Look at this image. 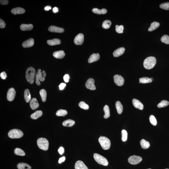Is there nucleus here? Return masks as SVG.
<instances>
[{"mask_svg": "<svg viewBox=\"0 0 169 169\" xmlns=\"http://www.w3.org/2000/svg\"><path fill=\"white\" fill-rule=\"evenodd\" d=\"M16 92L14 88H10L8 91L7 98L8 100L10 102L14 100L16 95Z\"/></svg>", "mask_w": 169, "mask_h": 169, "instance_id": "10", "label": "nucleus"}, {"mask_svg": "<svg viewBox=\"0 0 169 169\" xmlns=\"http://www.w3.org/2000/svg\"><path fill=\"white\" fill-rule=\"evenodd\" d=\"M14 153L15 154L19 155V156H25V153L24 151L19 148H16L15 149Z\"/></svg>", "mask_w": 169, "mask_h": 169, "instance_id": "34", "label": "nucleus"}, {"mask_svg": "<svg viewBox=\"0 0 169 169\" xmlns=\"http://www.w3.org/2000/svg\"><path fill=\"white\" fill-rule=\"evenodd\" d=\"M58 151L60 154L62 155L64 153V149L62 147H60V148L58 149Z\"/></svg>", "mask_w": 169, "mask_h": 169, "instance_id": "50", "label": "nucleus"}, {"mask_svg": "<svg viewBox=\"0 0 169 169\" xmlns=\"http://www.w3.org/2000/svg\"><path fill=\"white\" fill-rule=\"evenodd\" d=\"M93 157L95 160L98 164L105 166H107L108 165V160L102 155L98 154L95 153L93 155Z\"/></svg>", "mask_w": 169, "mask_h": 169, "instance_id": "7", "label": "nucleus"}, {"mask_svg": "<svg viewBox=\"0 0 169 169\" xmlns=\"http://www.w3.org/2000/svg\"><path fill=\"white\" fill-rule=\"evenodd\" d=\"M30 106L32 109L35 110L39 108V104L37 99L36 98H33L30 102Z\"/></svg>", "mask_w": 169, "mask_h": 169, "instance_id": "16", "label": "nucleus"}, {"mask_svg": "<svg viewBox=\"0 0 169 169\" xmlns=\"http://www.w3.org/2000/svg\"><path fill=\"white\" fill-rule=\"evenodd\" d=\"M75 122L74 121L68 119L65 121L63 122L62 125L65 126L72 127L75 125Z\"/></svg>", "mask_w": 169, "mask_h": 169, "instance_id": "29", "label": "nucleus"}, {"mask_svg": "<svg viewBox=\"0 0 169 169\" xmlns=\"http://www.w3.org/2000/svg\"><path fill=\"white\" fill-rule=\"evenodd\" d=\"M17 167L19 169H31V167L28 164L24 163H19L18 164Z\"/></svg>", "mask_w": 169, "mask_h": 169, "instance_id": "27", "label": "nucleus"}, {"mask_svg": "<svg viewBox=\"0 0 169 169\" xmlns=\"http://www.w3.org/2000/svg\"><path fill=\"white\" fill-rule=\"evenodd\" d=\"M66 158L65 157H62L60 158L58 162L59 164H61V163L64 162Z\"/></svg>", "mask_w": 169, "mask_h": 169, "instance_id": "51", "label": "nucleus"}, {"mask_svg": "<svg viewBox=\"0 0 169 169\" xmlns=\"http://www.w3.org/2000/svg\"><path fill=\"white\" fill-rule=\"evenodd\" d=\"M6 24L3 20L1 19H0V28H4L5 27Z\"/></svg>", "mask_w": 169, "mask_h": 169, "instance_id": "45", "label": "nucleus"}, {"mask_svg": "<svg viewBox=\"0 0 169 169\" xmlns=\"http://www.w3.org/2000/svg\"><path fill=\"white\" fill-rule=\"evenodd\" d=\"M156 63V60L155 57H147L144 60L143 66L145 68L149 70L154 67Z\"/></svg>", "mask_w": 169, "mask_h": 169, "instance_id": "2", "label": "nucleus"}, {"mask_svg": "<svg viewBox=\"0 0 169 169\" xmlns=\"http://www.w3.org/2000/svg\"><path fill=\"white\" fill-rule=\"evenodd\" d=\"M75 169H88L82 161L78 160L75 163Z\"/></svg>", "mask_w": 169, "mask_h": 169, "instance_id": "17", "label": "nucleus"}, {"mask_svg": "<svg viewBox=\"0 0 169 169\" xmlns=\"http://www.w3.org/2000/svg\"><path fill=\"white\" fill-rule=\"evenodd\" d=\"M139 83L144 84L151 82L152 81L151 79V78L147 77H144L140 78L139 79Z\"/></svg>", "mask_w": 169, "mask_h": 169, "instance_id": "37", "label": "nucleus"}, {"mask_svg": "<svg viewBox=\"0 0 169 169\" xmlns=\"http://www.w3.org/2000/svg\"><path fill=\"white\" fill-rule=\"evenodd\" d=\"M34 44V40L33 38H30L23 43L22 46L24 48H29L32 47Z\"/></svg>", "mask_w": 169, "mask_h": 169, "instance_id": "13", "label": "nucleus"}, {"mask_svg": "<svg viewBox=\"0 0 169 169\" xmlns=\"http://www.w3.org/2000/svg\"><path fill=\"white\" fill-rule=\"evenodd\" d=\"M37 144L38 147L42 150L47 151L49 147V142L46 138H41L37 140Z\"/></svg>", "mask_w": 169, "mask_h": 169, "instance_id": "4", "label": "nucleus"}, {"mask_svg": "<svg viewBox=\"0 0 169 169\" xmlns=\"http://www.w3.org/2000/svg\"><path fill=\"white\" fill-rule=\"evenodd\" d=\"M125 51V49L124 47H121L116 50L113 53L114 57H117L123 55Z\"/></svg>", "mask_w": 169, "mask_h": 169, "instance_id": "19", "label": "nucleus"}, {"mask_svg": "<svg viewBox=\"0 0 169 169\" xmlns=\"http://www.w3.org/2000/svg\"><path fill=\"white\" fill-rule=\"evenodd\" d=\"M53 10L54 12L55 13H57L58 11V9L57 7H54L53 9Z\"/></svg>", "mask_w": 169, "mask_h": 169, "instance_id": "53", "label": "nucleus"}, {"mask_svg": "<svg viewBox=\"0 0 169 169\" xmlns=\"http://www.w3.org/2000/svg\"><path fill=\"white\" fill-rule=\"evenodd\" d=\"M169 105V102L166 100H163L158 104L157 106L158 108H161L167 107Z\"/></svg>", "mask_w": 169, "mask_h": 169, "instance_id": "38", "label": "nucleus"}, {"mask_svg": "<svg viewBox=\"0 0 169 169\" xmlns=\"http://www.w3.org/2000/svg\"><path fill=\"white\" fill-rule=\"evenodd\" d=\"M142 160V158L141 157L138 156H131L128 159V162L131 164L133 165L138 164L141 162Z\"/></svg>", "mask_w": 169, "mask_h": 169, "instance_id": "8", "label": "nucleus"}, {"mask_svg": "<svg viewBox=\"0 0 169 169\" xmlns=\"http://www.w3.org/2000/svg\"><path fill=\"white\" fill-rule=\"evenodd\" d=\"M116 31V32L119 34H121L123 33L124 30V26L123 25H121L118 26V25H116L115 27Z\"/></svg>", "mask_w": 169, "mask_h": 169, "instance_id": "43", "label": "nucleus"}, {"mask_svg": "<svg viewBox=\"0 0 169 169\" xmlns=\"http://www.w3.org/2000/svg\"><path fill=\"white\" fill-rule=\"evenodd\" d=\"M84 41V36L81 33L78 34L75 37L74 40V43L77 45H82Z\"/></svg>", "mask_w": 169, "mask_h": 169, "instance_id": "12", "label": "nucleus"}, {"mask_svg": "<svg viewBox=\"0 0 169 169\" xmlns=\"http://www.w3.org/2000/svg\"><path fill=\"white\" fill-rule=\"evenodd\" d=\"M149 121H150V123L153 126H156L157 123L156 118L153 115H151L149 117Z\"/></svg>", "mask_w": 169, "mask_h": 169, "instance_id": "42", "label": "nucleus"}, {"mask_svg": "<svg viewBox=\"0 0 169 169\" xmlns=\"http://www.w3.org/2000/svg\"><path fill=\"white\" fill-rule=\"evenodd\" d=\"M0 76H1V78L4 80L6 79L7 78V74L4 72H1V75H0Z\"/></svg>", "mask_w": 169, "mask_h": 169, "instance_id": "46", "label": "nucleus"}, {"mask_svg": "<svg viewBox=\"0 0 169 169\" xmlns=\"http://www.w3.org/2000/svg\"><path fill=\"white\" fill-rule=\"evenodd\" d=\"M11 12L12 14H23L25 12V10L24 9L20 7H17L12 9L11 10Z\"/></svg>", "mask_w": 169, "mask_h": 169, "instance_id": "20", "label": "nucleus"}, {"mask_svg": "<svg viewBox=\"0 0 169 169\" xmlns=\"http://www.w3.org/2000/svg\"><path fill=\"white\" fill-rule=\"evenodd\" d=\"M40 94L42 102H45L46 100L47 93L46 90L42 89L40 90Z\"/></svg>", "mask_w": 169, "mask_h": 169, "instance_id": "32", "label": "nucleus"}, {"mask_svg": "<svg viewBox=\"0 0 169 169\" xmlns=\"http://www.w3.org/2000/svg\"><path fill=\"white\" fill-rule=\"evenodd\" d=\"M95 80L93 78H89L85 84L86 87L87 89L91 90L96 89V87L94 84Z\"/></svg>", "mask_w": 169, "mask_h": 169, "instance_id": "11", "label": "nucleus"}, {"mask_svg": "<svg viewBox=\"0 0 169 169\" xmlns=\"http://www.w3.org/2000/svg\"><path fill=\"white\" fill-rule=\"evenodd\" d=\"M24 135L23 132L20 130L13 129L10 130L8 133V136L11 138H19Z\"/></svg>", "mask_w": 169, "mask_h": 169, "instance_id": "6", "label": "nucleus"}, {"mask_svg": "<svg viewBox=\"0 0 169 169\" xmlns=\"http://www.w3.org/2000/svg\"><path fill=\"white\" fill-rule=\"evenodd\" d=\"M36 71L34 68L29 67L26 71L25 77L27 81L31 84L34 82V79L36 76Z\"/></svg>", "mask_w": 169, "mask_h": 169, "instance_id": "1", "label": "nucleus"}, {"mask_svg": "<svg viewBox=\"0 0 169 169\" xmlns=\"http://www.w3.org/2000/svg\"><path fill=\"white\" fill-rule=\"evenodd\" d=\"M159 23L157 22H154L151 24L150 26L148 29L149 31H152L157 29L159 26Z\"/></svg>", "mask_w": 169, "mask_h": 169, "instance_id": "30", "label": "nucleus"}, {"mask_svg": "<svg viewBox=\"0 0 169 169\" xmlns=\"http://www.w3.org/2000/svg\"><path fill=\"white\" fill-rule=\"evenodd\" d=\"M132 102L135 108L141 110L143 109L144 106L143 104L140 101L137 99H133Z\"/></svg>", "mask_w": 169, "mask_h": 169, "instance_id": "15", "label": "nucleus"}, {"mask_svg": "<svg viewBox=\"0 0 169 169\" xmlns=\"http://www.w3.org/2000/svg\"><path fill=\"white\" fill-rule=\"evenodd\" d=\"M100 58V56L98 53L92 54L89 58L88 62L89 63H92L98 61Z\"/></svg>", "mask_w": 169, "mask_h": 169, "instance_id": "18", "label": "nucleus"}, {"mask_svg": "<svg viewBox=\"0 0 169 169\" xmlns=\"http://www.w3.org/2000/svg\"><path fill=\"white\" fill-rule=\"evenodd\" d=\"M122 140L123 142H126L128 138V132L125 130H123L122 131Z\"/></svg>", "mask_w": 169, "mask_h": 169, "instance_id": "39", "label": "nucleus"}, {"mask_svg": "<svg viewBox=\"0 0 169 169\" xmlns=\"http://www.w3.org/2000/svg\"><path fill=\"white\" fill-rule=\"evenodd\" d=\"M66 84L64 83H61L59 86V89L61 90H62L64 89L65 87H66Z\"/></svg>", "mask_w": 169, "mask_h": 169, "instance_id": "48", "label": "nucleus"}, {"mask_svg": "<svg viewBox=\"0 0 169 169\" xmlns=\"http://www.w3.org/2000/svg\"><path fill=\"white\" fill-rule=\"evenodd\" d=\"M24 98L27 103H28L31 100V94L28 89H26L24 92Z\"/></svg>", "mask_w": 169, "mask_h": 169, "instance_id": "25", "label": "nucleus"}, {"mask_svg": "<svg viewBox=\"0 0 169 169\" xmlns=\"http://www.w3.org/2000/svg\"><path fill=\"white\" fill-rule=\"evenodd\" d=\"M168 169V168H166V169Z\"/></svg>", "mask_w": 169, "mask_h": 169, "instance_id": "54", "label": "nucleus"}, {"mask_svg": "<svg viewBox=\"0 0 169 169\" xmlns=\"http://www.w3.org/2000/svg\"><path fill=\"white\" fill-rule=\"evenodd\" d=\"M42 114H43V112L41 111L38 110L32 114L31 117L33 119L36 120L41 117Z\"/></svg>", "mask_w": 169, "mask_h": 169, "instance_id": "24", "label": "nucleus"}, {"mask_svg": "<svg viewBox=\"0 0 169 169\" xmlns=\"http://www.w3.org/2000/svg\"><path fill=\"white\" fill-rule=\"evenodd\" d=\"M0 3H1V4L2 5H7L9 3V1L7 0H2V1L1 0Z\"/></svg>", "mask_w": 169, "mask_h": 169, "instance_id": "49", "label": "nucleus"}, {"mask_svg": "<svg viewBox=\"0 0 169 169\" xmlns=\"http://www.w3.org/2000/svg\"><path fill=\"white\" fill-rule=\"evenodd\" d=\"M63 79L65 82L67 83L69 81V79H70L69 75L68 74L65 75L63 77Z\"/></svg>", "mask_w": 169, "mask_h": 169, "instance_id": "47", "label": "nucleus"}, {"mask_svg": "<svg viewBox=\"0 0 169 169\" xmlns=\"http://www.w3.org/2000/svg\"><path fill=\"white\" fill-rule=\"evenodd\" d=\"M46 73L45 71H43L42 72L40 69H38L36 76V83L38 86L40 85V81L43 82L45 80L46 76Z\"/></svg>", "mask_w": 169, "mask_h": 169, "instance_id": "5", "label": "nucleus"}, {"mask_svg": "<svg viewBox=\"0 0 169 169\" xmlns=\"http://www.w3.org/2000/svg\"><path fill=\"white\" fill-rule=\"evenodd\" d=\"M161 41L166 44H169V36L165 35L163 36L161 39Z\"/></svg>", "mask_w": 169, "mask_h": 169, "instance_id": "41", "label": "nucleus"}, {"mask_svg": "<svg viewBox=\"0 0 169 169\" xmlns=\"http://www.w3.org/2000/svg\"><path fill=\"white\" fill-rule=\"evenodd\" d=\"M98 141L102 148L104 150H108L110 147V141L108 138L105 137H100Z\"/></svg>", "mask_w": 169, "mask_h": 169, "instance_id": "3", "label": "nucleus"}, {"mask_svg": "<svg viewBox=\"0 0 169 169\" xmlns=\"http://www.w3.org/2000/svg\"><path fill=\"white\" fill-rule=\"evenodd\" d=\"M79 106L81 108L85 110H88L89 108V107L88 105L85 102H83V101L80 102L79 104Z\"/></svg>", "mask_w": 169, "mask_h": 169, "instance_id": "40", "label": "nucleus"}, {"mask_svg": "<svg viewBox=\"0 0 169 169\" xmlns=\"http://www.w3.org/2000/svg\"><path fill=\"white\" fill-rule=\"evenodd\" d=\"M92 11L93 13L98 15L105 14L107 12V10L105 9L99 10L97 8H94L92 10Z\"/></svg>", "mask_w": 169, "mask_h": 169, "instance_id": "28", "label": "nucleus"}, {"mask_svg": "<svg viewBox=\"0 0 169 169\" xmlns=\"http://www.w3.org/2000/svg\"><path fill=\"white\" fill-rule=\"evenodd\" d=\"M33 25L32 24H22L20 26V29L22 31H31L33 29Z\"/></svg>", "mask_w": 169, "mask_h": 169, "instance_id": "22", "label": "nucleus"}, {"mask_svg": "<svg viewBox=\"0 0 169 169\" xmlns=\"http://www.w3.org/2000/svg\"><path fill=\"white\" fill-rule=\"evenodd\" d=\"M53 57L57 59H62L64 58L65 55L64 51H56L53 53Z\"/></svg>", "mask_w": 169, "mask_h": 169, "instance_id": "21", "label": "nucleus"}, {"mask_svg": "<svg viewBox=\"0 0 169 169\" xmlns=\"http://www.w3.org/2000/svg\"><path fill=\"white\" fill-rule=\"evenodd\" d=\"M48 30L51 32L62 33L64 31V30L63 28L55 26H51L48 28Z\"/></svg>", "mask_w": 169, "mask_h": 169, "instance_id": "14", "label": "nucleus"}, {"mask_svg": "<svg viewBox=\"0 0 169 169\" xmlns=\"http://www.w3.org/2000/svg\"><path fill=\"white\" fill-rule=\"evenodd\" d=\"M103 110L105 112L104 118L108 119L110 117V112L109 108L108 105H105L104 107Z\"/></svg>", "mask_w": 169, "mask_h": 169, "instance_id": "33", "label": "nucleus"}, {"mask_svg": "<svg viewBox=\"0 0 169 169\" xmlns=\"http://www.w3.org/2000/svg\"><path fill=\"white\" fill-rule=\"evenodd\" d=\"M114 82L118 86H122L124 83V79L121 75H116L114 76Z\"/></svg>", "mask_w": 169, "mask_h": 169, "instance_id": "9", "label": "nucleus"}, {"mask_svg": "<svg viewBox=\"0 0 169 169\" xmlns=\"http://www.w3.org/2000/svg\"><path fill=\"white\" fill-rule=\"evenodd\" d=\"M67 111L66 110L60 109L57 111L56 115L59 117H61V116L64 117V116L67 115Z\"/></svg>", "mask_w": 169, "mask_h": 169, "instance_id": "35", "label": "nucleus"}, {"mask_svg": "<svg viewBox=\"0 0 169 169\" xmlns=\"http://www.w3.org/2000/svg\"><path fill=\"white\" fill-rule=\"evenodd\" d=\"M151 169V168H149V169Z\"/></svg>", "mask_w": 169, "mask_h": 169, "instance_id": "55", "label": "nucleus"}, {"mask_svg": "<svg viewBox=\"0 0 169 169\" xmlns=\"http://www.w3.org/2000/svg\"><path fill=\"white\" fill-rule=\"evenodd\" d=\"M51 9H52V7L50 6H48L45 7V10L46 11H48V10H51Z\"/></svg>", "mask_w": 169, "mask_h": 169, "instance_id": "52", "label": "nucleus"}, {"mask_svg": "<svg viewBox=\"0 0 169 169\" xmlns=\"http://www.w3.org/2000/svg\"><path fill=\"white\" fill-rule=\"evenodd\" d=\"M47 42L50 46H53L60 44L61 43V40L58 39H54L48 40Z\"/></svg>", "mask_w": 169, "mask_h": 169, "instance_id": "23", "label": "nucleus"}, {"mask_svg": "<svg viewBox=\"0 0 169 169\" xmlns=\"http://www.w3.org/2000/svg\"><path fill=\"white\" fill-rule=\"evenodd\" d=\"M160 7L165 10H169V2L164 3L160 5Z\"/></svg>", "mask_w": 169, "mask_h": 169, "instance_id": "44", "label": "nucleus"}, {"mask_svg": "<svg viewBox=\"0 0 169 169\" xmlns=\"http://www.w3.org/2000/svg\"><path fill=\"white\" fill-rule=\"evenodd\" d=\"M111 24V23L109 20H105L102 23V27L104 29H108L110 28Z\"/></svg>", "mask_w": 169, "mask_h": 169, "instance_id": "36", "label": "nucleus"}, {"mask_svg": "<svg viewBox=\"0 0 169 169\" xmlns=\"http://www.w3.org/2000/svg\"><path fill=\"white\" fill-rule=\"evenodd\" d=\"M116 108L118 114H121L123 112V105L119 101H117L116 103Z\"/></svg>", "mask_w": 169, "mask_h": 169, "instance_id": "26", "label": "nucleus"}, {"mask_svg": "<svg viewBox=\"0 0 169 169\" xmlns=\"http://www.w3.org/2000/svg\"><path fill=\"white\" fill-rule=\"evenodd\" d=\"M140 144L141 147L144 149H148L150 147V144L149 142L146 141V140L143 139L140 141Z\"/></svg>", "mask_w": 169, "mask_h": 169, "instance_id": "31", "label": "nucleus"}]
</instances>
